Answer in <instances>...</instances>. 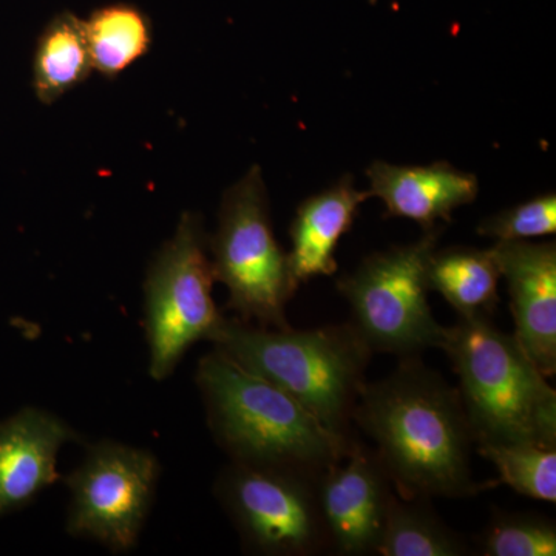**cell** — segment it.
I'll return each instance as SVG.
<instances>
[{
    "instance_id": "cell-10",
    "label": "cell",
    "mask_w": 556,
    "mask_h": 556,
    "mask_svg": "<svg viewBox=\"0 0 556 556\" xmlns=\"http://www.w3.org/2000/svg\"><path fill=\"white\" fill-rule=\"evenodd\" d=\"M394 489L375 450L354 439L350 452L318 479V500L329 551L376 555Z\"/></svg>"
},
{
    "instance_id": "cell-12",
    "label": "cell",
    "mask_w": 556,
    "mask_h": 556,
    "mask_svg": "<svg viewBox=\"0 0 556 556\" xmlns=\"http://www.w3.org/2000/svg\"><path fill=\"white\" fill-rule=\"evenodd\" d=\"M76 433L43 409L27 407L0 424V517L54 484L58 455Z\"/></svg>"
},
{
    "instance_id": "cell-18",
    "label": "cell",
    "mask_w": 556,
    "mask_h": 556,
    "mask_svg": "<svg viewBox=\"0 0 556 556\" xmlns=\"http://www.w3.org/2000/svg\"><path fill=\"white\" fill-rule=\"evenodd\" d=\"M91 64L108 79L116 78L141 60L152 46V22L130 3H110L84 21Z\"/></svg>"
},
{
    "instance_id": "cell-20",
    "label": "cell",
    "mask_w": 556,
    "mask_h": 556,
    "mask_svg": "<svg viewBox=\"0 0 556 556\" xmlns=\"http://www.w3.org/2000/svg\"><path fill=\"white\" fill-rule=\"evenodd\" d=\"M477 551L484 556H555V521L527 511L495 510Z\"/></svg>"
},
{
    "instance_id": "cell-1",
    "label": "cell",
    "mask_w": 556,
    "mask_h": 556,
    "mask_svg": "<svg viewBox=\"0 0 556 556\" xmlns=\"http://www.w3.org/2000/svg\"><path fill=\"white\" fill-rule=\"evenodd\" d=\"M353 424L404 500H464L489 486L473 478L475 439L457 388L420 357L401 358L386 378L367 382Z\"/></svg>"
},
{
    "instance_id": "cell-2",
    "label": "cell",
    "mask_w": 556,
    "mask_h": 556,
    "mask_svg": "<svg viewBox=\"0 0 556 556\" xmlns=\"http://www.w3.org/2000/svg\"><path fill=\"white\" fill-rule=\"evenodd\" d=\"M208 427L236 463L321 475L346 456L353 434L329 430L276 383L214 348L197 369Z\"/></svg>"
},
{
    "instance_id": "cell-17",
    "label": "cell",
    "mask_w": 556,
    "mask_h": 556,
    "mask_svg": "<svg viewBox=\"0 0 556 556\" xmlns=\"http://www.w3.org/2000/svg\"><path fill=\"white\" fill-rule=\"evenodd\" d=\"M470 543L452 529L430 500H404L394 493L376 555L466 556Z\"/></svg>"
},
{
    "instance_id": "cell-11",
    "label": "cell",
    "mask_w": 556,
    "mask_h": 556,
    "mask_svg": "<svg viewBox=\"0 0 556 556\" xmlns=\"http://www.w3.org/2000/svg\"><path fill=\"white\" fill-rule=\"evenodd\" d=\"M510 295L515 338L546 378L556 372L555 241H496L492 248Z\"/></svg>"
},
{
    "instance_id": "cell-9",
    "label": "cell",
    "mask_w": 556,
    "mask_h": 556,
    "mask_svg": "<svg viewBox=\"0 0 556 556\" xmlns=\"http://www.w3.org/2000/svg\"><path fill=\"white\" fill-rule=\"evenodd\" d=\"M160 464L148 450L102 441L68 475L70 535L98 541L112 552L137 544L159 481Z\"/></svg>"
},
{
    "instance_id": "cell-14",
    "label": "cell",
    "mask_w": 556,
    "mask_h": 556,
    "mask_svg": "<svg viewBox=\"0 0 556 556\" xmlns=\"http://www.w3.org/2000/svg\"><path fill=\"white\" fill-rule=\"evenodd\" d=\"M368 199L369 192L358 190L354 178L345 175L331 188L300 203L289 228L292 249L288 265L295 289L311 278L338 273L339 241L353 228L358 207Z\"/></svg>"
},
{
    "instance_id": "cell-19",
    "label": "cell",
    "mask_w": 556,
    "mask_h": 556,
    "mask_svg": "<svg viewBox=\"0 0 556 556\" xmlns=\"http://www.w3.org/2000/svg\"><path fill=\"white\" fill-rule=\"evenodd\" d=\"M479 455L493 464L500 482L519 495L556 503V447L536 444H481Z\"/></svg>"
},
{
    "instance_id": "cell-21",
    "label": "cell",
    "mask_w": 556,
    "mask_h": 556,
    "mask_svg": "<svg viewBox=\"0 0 556 556\" xmlns=\"http://www.w3.org/2000/svg\"><path fill=\"white\" fill-rule=\"evenodd\" d=\"M478 233L496 241H521L554 236L556 232V195L543 193L492 217L482 219Z\"/></svg>"
},
{
    "instance_id": "cell-13",
    "label": "cell",
    "mask_w": 556,
    "mask_h": 556,
    "mask_svg": "<svg viewBox=\"0 0 556 556\" xmlns=\"http://www.w3.org/2000/svg\"><path fill=\"white\" fill-rule=\"evenodd\" d=\"M369 195L386 204V217L407 218L426 230L452 222L457 207L473 203L479 193L477 175L445 161L428 166H396L375 161L367 170Z\"/></svg>"
},
{
    "instance_id": "cell-8",
    "label": "cell",
    "mask_w": 556,
    "mask_h": 556,
    "mask_svg": "<svg viewBox=\"0 0 556 556\" xmlns=\"http://www.w3.org/2000/svg\"><path fill=\"white\" fill-rule=\"evenodd\" d=\"M320 477L230 460L215 493L252 554L316 556L331 552L318 500Z\"/></svg>"
},
{
    "instance_id": "cell-15",
    "label": "cell",
    "mask_w": 556,
    "mask_h": 556,
    "mask_svg": "<svg viewBox=\"0 0 556 556\" xmlns=\"http://www.w3.org/2000/svg\"><path fill=\"white\" fill-rule=\"evenodd\" d=\"M500 266L492 249L434 248L427 263V283L459 318H492L500 294Z\"/></svg>"
},
{
    "instance_id": "cell-7",
    "label": "cell",
    "mask_w": 556,
    "mask_h": 556,
    "mask_svg": "<svg viewBox=\"0 0 556 556\" xmlns=\"http://www.w3.org/2000/svg\"><path fill=\"white\" fill-rule=\"evenodd\" d=\"M214 281L203 217L185 212L146 277L150 378H169L189 348L211 340L225 320L212 298Z\"/></svg>"
},
{
    "instance_id": "cell-6",
    "label": "cell",
    "mask_w": 556,
    "mask_h": 556,
    "mask_svg": "<svg viewBox=\"0 0 556 556\" xmlns=\"http://www.w3.org/2000/svg\"><path fill=\"white\" fill-rule=\"evenodd\" d=\"M441 233L442 228L426 230L413 243L375 252L339 278L348 321L372 354L420 357L441 345L444 327L431 313L427 283L428 258Z\"/></svg>"
},
{
    "instance_id": "cell-3",
    "label": "cell",
    "mask_w": 556,
    "mask_h": 556,
    "mask_svg": "<svg viewBox=\"0 0 556 556\" xmlns=\"http://www.w3.org/2000/svg\"><path fill=\"white\" fill-rule=\"evenodd\" d=\"M452 362L460 402L481 444L556 447V393L514 334L492 318H459L441 345Z\"/></svg>"
},
{
    "instance_id": "cell-16",
    "label": "cell",
    "mask_w": 556,
    "mask_h": 556,
    "mask_svg": "<svg viewBox=\"0 0 556 556\" xmlns=\"http://www.w3.org/2000/svg\"><path fill=\"white\" fill-rule=\"evenodd\" d=\"M93 72L84 20L62 11L43 27L33 58V89L42 104H54Z\"/></svg>"
},
{
    "instance_id": "cell-5",
    "label": "cell",
    "mask_w": 556,
    "mask_h": 556,
    "mask_svg": "<svg viewBox=\"0 0 556 556\" xmlns=\"http://www.w3.org/2000/svg\"><path fill=\"white\" fill-rule=\"evenodd\" d=\"M215 280L228 288V308L263 328H288L287 305L298 289L288 254L276 240L268 190L258 166L223 195L218 228L208 237Z\"/></svg>"
},
{
    "instance_id": "cell-4",
    "label": "cell",
    "mask_w": 556,
    "mask_h": 556,
    "mask_svg": "<svg viewBox=\"0 0 556 556\" xmlns=\"http://www.w3.org/2000/svg\"><path fill=\"white\" fill-rule=\"evenodd\" d=\"M208 342L298 399L329 430L351 434L372 353L350 321L299 331L225 317Z\"/></svg>"
}]
</instances>
